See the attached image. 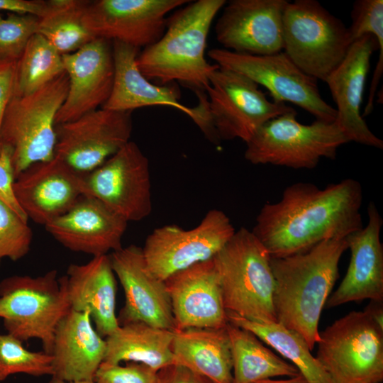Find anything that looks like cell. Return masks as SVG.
Instances as JSON below:
<instances>
[{
    "instance_id": "1",
    "label": "cell",
    "mask_w": 383,
    "mask_h": 383,
    "mask_svg": "<svg viewBox=\"0 0 383 383\" xmlns=\"http://www.w3.org/2000/svg\"><path fill=\"white\" fill-rule=\"evenodd\" d=\"M360 182L345 179L321 189L309 182L288 186L281 199L266 203L251 231L271 257L306 251L328 239L345 238L363 226Z\"/></svg>"
},
{
    "instance_id": "2",
    "label": "cell",
    "mask_w": 383,
    "mask_h": 383,
    "mask_svg": "<svg viewBox=\"0 0 383 383\" xmlns=\"http://www.w3.org/2000/svg\"><path fill=\"white\" fill-rule=\"evenodd\" d=\"M347 249L346 238L328 239L301 252L271 257L277 321L301 335L311 350L319 340L321 313Z\"/></svg>"
},
{
    "instance_id": "3",
    "label": "cell",
    "mask_w": 383,
    "mask_h": 383,
    "mask_svg": "<svg viewBox=\"0 0 383 383\" xmlns=\"http://www.w3.org/2000/svg\"><path fill=\"white\" fill-rule=\"evenodd\" d=\"M225 0L190 1L167 18L162 37L139 52L140 72L158 85L179 82L195 94L206 92L211 74L218 65L205 57L213 21Z\"/></svg>"
},
{
    "instance_id": "4",
    "label": "cell",
    "mask_w": 383,
    "mask_h": 383,
    "mask_svg": "<svg viewBox=\"0 0 383 383\" xmlns=\"http://www.w3.org/2000/svg\"><path fill=\"white\" fill-rule=\"evenodd\" d=\"M213 260L227 311L253 321L277 322L271 256L251 231H235Z\"/></svg>"
},
{
    "instance_id": "5",
    "label": "cell",
    "mask_w": 383,
    "mask_h": 383,
    "mask_svg": "<svg viewBox=\"0 0 383 383\" xmlns=\"http://www.w3.org/2000/svg\"><path fill=\"white\" fill-rule=\"evenodd\" d=\"M68 88L65 71L36 91L10 99L0 135L2 146L12 150L15 178L30 165L55 157V119Z\"/></svg>"
},
{
    "instance_id": "6",
    "label": "cell",
    "mask_w": 383,
    "mask_h": 383,
    "mask_svg": "<svg viewBox=\"0 0 383 383\" xmlns=\"http://www.w3.org/2000/svg\"><path fill=\"white\" fill-rule=\"evenodd\" d=\"M70 310L65 277H58L56 270L0 282V318L7 333L23 343L38 339L48 354L55 328Z\"/></svg>"
},
{
    "instance_id": "7",
    "label": "cell",
    "mask_w": 383,
    "mask_h": 383,
    "mask_svg": "<svg viewBox=\"0 0 383 383\" xmlns=\"http://www.w3.org/2000/svg\"><path fill=\"white\" fill-rule=\"evenodd\" d=\"M296 116L294 110L264 123L246 143L245 160L253 165L311 170L323 157L334 160L338 149L349 142L335 121L316 120L305 125Z\"/></svg>"
},
{
    "instance_id": "8",
    "label": "cell",
    "mask_w": 383,
    "mask_h": 383,
    "mask_svg": "<svg viewBox=\"0 0 383 383\" xmlns=\"http://www.w3.org/2000/svg\"><path fill=\"white\" fill-rule=\"evenodd\" d=\"M352 43L348 28L318 1L288 2L283 15V52L306 74L325 82Z\"/></svg>"
},
{
    "instance_id": "9",
    "label": "cell",
    "mask_w": 383,
    "mask_h": 383,
    "mask_svg": "<svg viewBox=\"0 0 383 383\" xmlns=\"http://www.w3.org/2000/svg\"><path fill=\"white\" fill-rule=\"evenodd\" d=\"M316 358L333 383H381L383 329L353 311L319 333Z\"/></svg>"
},
{
    "instance_id": "10",
    "label": "cell",
    "mask_w": 383,
    "mask_h": 383,
    "mask_svg": "<svg viewBox=\"0 0 383 383\" xmlns=\"http://www.w3.org/2000/svg\"><path fill=\"white\" fill-rule=\"evenodd\" d=\"M206 93L209 118L220 141L239 138L246 143L264 123L294 110L269 100L246 76L220 67L211 74Z\"/></svg>"
},
{
    "instance_id": "11",
    "label": "cell",
    "mask_w": 383,
    "mask_h": 383,
    "mask_svg": "<svg viewBox=\"0 0 383 383\" xmlns=\"http://www.w3.org/2000/svg\"><path fill=\"white\" fill-rule=\"evenodd\" d=\"M208 55L218 67L239 72L265 87L273 101L292 103L318 121H335L336 109L321 97L317 79L301 70L284 52L255 55L212 48Z\"/></svg>"
},
{
    "instance_id": "12",
    "label": "cell",
    "mask_w": 383,
    "mask_h": 383,
    "mask_svg": "<svg viewBox=\"0 0 383 383\" xmlns=\"http://www.w3.org/2000/svg\"><path fill=\"white\" fill-rule=\"evenodd\" d=\"M235 232L223 211L211 209L192 229L166 225L153 230L142 248L145 262L152 274L165 281L177 272L213 259Z\"/></svg>"
},
{
    "instance_id": "13",
    "label": "cell",
    "mask_w": 383,
    "mask_h": 383,
    "mask_svg": "<svg viewBox=\"0 0 383 383\" xmlns=\"http://www.w3.org/2000/svg\"><path fill=\"white\" fill-rule=\"evenodd\" d=\"M83 177L84 194L97 199L126 221H139L150 214L149 161L135 142L129 141Z\"/></svg>"
},
{
    "instance_id": "14",
    "label": "cell",
    "mask_w": 383,
    "mask_h": 383,
    "mask_svg": "<svg viewBox=\"0 0 383 383\" xmlns=\"http://www.w3.org/2000/svg\"><path fill=\"white\" fill-rule=\"evenodd\" d=\"M132 129V111L98 109L56 125L55 155L87 174L131 141Z\"/></svg>"
},
{
    "instance_id": "15",
    "label": "cell",
    "mask_w": 383,
    "mask_h": 383,
    "mask_svg": "<svg viewBox=\"0 0 383 383\" xmlns=\"http://www.w3.org/2000/svg\"><path fill=\"white\" fill-rule=\"evenodd\" d=\"M189 0L90 1L83 24L94 38L119 41L140 49L163 35L167 15Z\"/></svg>"
},
{
    "instance_id": "16",
    "label": "cell",
    "mask_w": 383,
    "mask_h": 383,
    "mask_svg": "<svg viewBox=\"0 0 383 383\" xmlns=\"http://www.w3.org/2000/svg\"><path fill=\"white\" fill-rule=\"evenodd\" d=\"M287 0L226 1L215 24L222 48L255 55L283 51V15Z\"/></svg>"
},
{
    "instance_id": "17",
    "label": "cell",
    "mask_w": 383,
    "mask_h": 383,
    "mask_svg": "<svg viewBox=\"0 0 383 383\" xmlns=\"http://www.w3.org/2000/svg\"><path fill=\"white\" fill-rule=\"evenodd\" d=\"M383 49V34H366L355 40L326 82L337 108L335 122L349 142L383 148V141L369 128L360 114L365 85L374 50Z\"/></svg>"
},
{
    "instance_id": "18",
    "label": "cell",
    "mask_w": 383,
    "mask_h": 383,
    "mask_svg": "<svg viewBox=\"0 0 383 383\" xmlns=\"http://www.w3.org/2000/svg\"><path fill=\"white\" fill-rule=\"evenodd\" d=\"M115 275L125 294L119 326L143 322L151 326L174 331L175 324L165 281L148 270L142 248L131 245L109 255Z\"/></svg>"
},
{
    "instance_id": "19",
    "label": "cell",
    "mask_w": 383,
    "mask_h": 383,
    "mask_svg": "<svg viewBox=\"0 0 383 383\" xmlns=\"http://www.w3.org/2000/svg\"><path fill=\"white\" fill-rule=\"evenodd\" d=\"M62 59L69 88L56 125L101 108L111 95L114 79L112 41L94 38L77 51L62 55Z\"/></svg>"
},
{
    "instance_id": "20",
    "label": "cell",
    "mask_w": 383,
    "mask_h": 383,
    "mask_svg": "<svg viewBox=\"0 0 383 383\" xmlns=\"http://www.w3.org/2000/svg\"><path fill=\"white\" fill-rule=\"evenodd\" d=\"M13 189L28 218L45 226L66 213L84 194V177L55 155L21 172Z\"/></svg>"
},
{
    "instance_id": "21",
    "label": "cell",
    "mask_w": 383,
    "mask_h": 383,
    "mask_svg": "<svg viewBox=\"0 0 383 383\" xmlns=\"http://www.w3.org/2000/svg\"><path fill=\"white\" fill-rule=\"evenodd\" d=\"M165 283L175 329L226 326V310L213 259L177 272L165 279Z\"/></svg>"
},
{
    "instance_id": "22",
    "label": "cell",
    "mask_w": 383,
    "mask_h": 383,
    "mask_svg": "<svg viewBox=\"0 0 383 383\" xmlns=\"http://www.w3.org/2000/svg\"><path fill=\"white\" fill-rule=\"evenodd\" d=\"M128 221L97 199L82 195L66 213L45 228L70 250L91 255H107L122 248Z\"/></svg>"
},
{
    "instance_id": "23",
    "label": "cell",
    "mask_w": 383,
    "mask_h": 383,
    "mask_svg": "<svg viewBox=\"0 0 383 383\" xmlns=\"http://www.w3.org/2000/svg\"><path fill=\"white\" fill-rule=\"evenodd\" d=\"M367 225L346 238L349 266L341 283L329 296L325 306L328 309L364 299L383 301V220L373 202L367 207Z\"/></svg>"
},
{
    "instance_id": "24",
    "label": "cell",
    "mask_w": 383,
    "mask_h": 383,
    "mask_svg": "<svg viewBox=\"0 0 383 383\" xmlns=\"http://www.w3.org/2000/svg\"><path fill=\"white\" fill-rule=\"evenodd\" d=\"M106 353V339L96 331L90 314L70 309L55 331L52 377L65 382L94 380Z\"/></svg>"
},
{
    "instance_id": "25",
    "label": "cell",
    "mask_w": 383,
    "mask_h": 383,
    "mask_svg": "<svg viewBox=\"0 0 383 383\" xmlns=\"http://www.w3.org/2000/svg\"><path fill=\"white\" fill-rule=\"evenodd\" d=\"M115 276L109 255L93 257L85 264H70L64 275L70 309L88 312L101 337L119 327Z\"/></svg>"
},
{
    "instance_id": "26",
    "label": "cell",
    "mask_w": 383,
    "mask_h": 383,
    "mask_svg": "<svg viewBox=\"0 0 383 383\" xmlns=\"http://www.w3.org/2000/svg\"><path fill=\"white\" fill-rule=\"evenodd\" d=\"M114 79L111 95L101 107L119 111L153 106H164L187 114L196 125L199 113L179 102V91L172 85H158L148 80L139 70L136 57L140 49L119 41H112Z\"/></svg>"
},
{
    "instance_id": "27",
    "label": "cell",
    "mask_w": 383,
    "mask_h": 383,
    "mask_svg": "<svg viewBox=\"0 0 383 383\" xmlns=\"http://www.w3.org/2000/svg\"><path fill=\"white\" fill-rule=\"evenodd\" d=\"M172 350L175 363L212 382H233L231 342L226 326L174 329Z\"/></svg>"
},
{
    "instance_id": "28",
    "label": "cell",
    "mask_w": 383,
    "mask_h": 383,
    "mask_svg": "<svg viewBox=\"0 0 383 383\" xmlns=\"http://www.w3.org/2000/svg\"><path fill=\"white\" fill-rule=\"evenodd\" d=\"M173 338L174 331L155 328L143 322L120 325L106 338L104 362L111 364L134 362L158 372L175 363L172 350Z\"/></svg>"
},
{
    "instance_id": "29",
    "label": "cell",
    "mask_w": 383,
    "mask_h": 383,
    "mask_svg": "<svg viewBox=\"0 0 383 383\" xmlns=\"http://www.w3.org/2000/svg\"><path fill=\"white\" fill-rule=\"evenodd\" d=\"M232 360L233 383H252L275 377H294L297 368L265 346L252 332L231 323L226 326Z\"/></svg>"
},
{
    "instance_id": "30",
    "label": "cell",
    "mask_w": 383,
    "mask_h": 383,
    "mask_svg": "<svg viewBox=\"0 0 383 383\" xmlns=\"http://www.w3.org/2000/svg\"><path fill=\"white\" fill-rule=\"evenodd\" d=\"M228 321L252 332L262 342L289 360L308 383H333L304 338L277 322L262 323L246 319L226 311Z\"/></svg>"
},
{
    "instance_id": "31",
    "label": "cell",
    "mask_w": 383,
    "mask_h": 383,
    "mask_svg": "<svg viewBox=\"0 0 383 383\" xmlns=\"http://www.w3.org/2000/svg\"><path fill=\"white\" fill-rule=\"evenodd\" d=\"M90 1L49 0L39 17L37 33L47 39L61 55L77 51L94 40L83 24Z\"/></svg>"
},
{
    "instance_id": "32",
    "label": "cell",
    "mask_w": 383,
    "mask_h": 383,
    "mask_svg": "<svg viewBox=\"0 0 383 383\" xmlns=\"http://www.w3.org/2000/svg\"><path fill=\"white\" fill-rule=\"evenodd\" d=\"M63 72L62 55L43 35L35 33L17 61L13 96L29 94Z\"/></svg>"
},
{
    "instance_id": "33",
    "label": "cell",
    "mask_w": 383,
    "mask_h": 383,
    "mask_svg": "<svg viewBox=\"0 0 383 383\" xmlns=\"http://www.w3.org/2000/svg\"><path fill=\"white\" fill-rule=\"evenodd\" d=\"M52 360L51 355L45 351H30L16 337L0 333V382L19 373L52 377Z\"/></svg>"
},
{
    "instance_id": "34",
    "label": "cell",
    "mask_w": 383,
    "mask_h": 383,
    "mask_svg": "<svg viewBox=\"0 0 383 383\" xmlns=\"http://www.w3.org/2000/svg\"><path fill=\"white\" fill-rule=\"evenodd\" d=\"M33 231L26 220L0 199V265L4 258L17 261L29 252Z\"/></svg>"
},
{
    "instance_id": "35",
    "label": "cell",
    "mask_w": 383,
    "mask_h": 383,
    "mask_svg": "<svg viewBox=\"0 0 383 383\" xmlns=\"http://www.w3.org/2000/svg\"><path fill=\"white\" fill-rule=\"evenodd\" d=\"M39 18L31 14H0V60L21 57L30 38L38 30Z\"/></svg>"
},
{
    "instance_id": "36",
    "label": "cell",
    "mask_w": 383,
    "mask_h": 383,
    "mask_svg": "<svg viewBox=\"0 0 383 383\" xmlns=\"http://www.w3.org/2000/svg\"><path fill=\"white\" fill-rule=\"evenodd\" d=\"M94 381L95 383H157V372L134 362H126L125 365L103 362Z\"/></svg>"
},
{
    "instance_id": "37",
    "label": "cell",
    "mask_w": 383,
    "mask_h": 383,
    "mask_svg": "<svg viewBox=\"0 0 383 383\" xmlns=\"http://www.w3.org/2000/svg\"><path fill=\"white\" fill-rule=\"evenodd\" d=\"M11 156V148L3 145L0 152V199L21 217L28 220L14 196L13 185L16 178Z\"/></svg>"
},
{
    "instance_id": "38",
    "label": "cell",
    "mask_w": 383,
    "mask_h": 383,
    "mask_svg": "<svg viewBox=\"0 0 383 383\" xmlns=\"http://www.w3.org/2000/svg\"><path fill=\"white\" fill-rule=\"evenodd\" d=\"M16 65V60H0V134L6 109L13 94ZM1 148L0 135V152Z\"/></svg>"
},
{
    "instance_id": "39",
    "label": "cell",
    "mask_w": 383,
    "mask_h": 383,
    "mask_svg": "<svg viewBox=\"0 0 383 383\" xmlns=\"http://www.w3.org/2000/svg\"><path fill=\"white\" fill-rule=\"evenodd\" d=\"M157 383H213L188 367L174 363L157 372Z\"/></svg>"
},
{
    "instance_id": "40",
    "label": "cell",
    "mask_w": 383,
    "mask_h": 383,
    "mask_svg": "<svg viewBox=\"0 0 383 383\" xmlns=\"http://www.w3.org/2000/svg\"><path fill=\"white\" fill-rule=\"evenodd\" d=\"M46 8V1L40 0H0V10L17 14H31L40 17Z\"/></svg>"
},
{
    "instance_id": "41",
    "label": "cell",
    "mask_w": 383,
    "mask_h": 383,
    "mask_svg": "<svg viewBox=\"0 0 383 383\" xmlns=\"http://www.w3.org/2000/svg\"><path fill=\"white\" fill-rule=\"evenodd\" d=\"M383 301L370 300V304L364 310L368 313L373 321L383 329Z\"/></svg>"
},
{
    "instance_id": "42",
    "label": "cell",
    "mask_w": 383,
    "mask_h": 383,
    "mask_svg": "<svg viewBox=\"0 0 383 383\" xmlns=\"http://www.w3.org/2000/svg\"><path fill=\"white\" fill-rule=\"evenodd\" d=\"M252 383H308L304 377L300 374L294 377H289L287 379L274 380L271 379L257 381Z\"/></svg>"
},
{
    "instance_id": "43",
    "label": "cell",
    "mask_w": 383,
    "mask_h": 383,
    "mask_svg": "<svg viewBox=\"0 0 383 383\" xmlns=\"http://www.w3.org/2000/svg\"><path fill=\"white\" fill-rule=\"evenodd\" d=\"M48 383H95V382L94 380L65 382L60 379L52 377Z\"/></svg>"
}]
</instances>
